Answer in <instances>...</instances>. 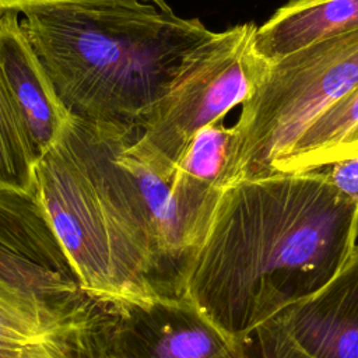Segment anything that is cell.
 Segmentation results:
<instances>
[{"label": "cell", "mask_w": 358, "mask_h": 358, "mask_svg": "<svg viewBox=\"0 0 358 358\" xmlns=\"http://www.w3.org/2000/svg\"><path fill=\"white\" fill-rule=\"evenodd\" d=\"M358 239V203L323 168L222 187L193 257L185 298L238 341L327 285Z\"/></svg>", "instance_id": "obj_1"}, {"label": "cell", "mask_w": 358, "mask_h": 358, "mask_svg": "<svg viewBox=\"0 0 358 358\" xmlns=\"http://www.w3.org/2000/svg\"><path fill=\"white\" fill-rule=\"evenodd\" d=\"M69 117L138 130L214 31L143 0H59L14 10Z\"/></svg>", "instance_id": "obj_2"}, {"label": "cell", "mask_w": 358, "mask_h": 358, "mask_svg": "<svg viewBox=\"0 0 358 358\" xmlns=\"http://www.w3.org/2000/svg\"><path fill=\"white\" fill-rule=\"evenodd\" d=\"M116 133L70 117L36 162L35 197L80 292L122 317L171 298L115 179Z\"/></svg>", "instance_id": "obj_3"}, {"label": "cell", "mask_w": 358, "mask_h": 358, "mask_svg": "<svg viewBox=\"0 0 358 358\" xmlns=\"http://www.w3.org/2000/svg\"><path fill=\"white\" fill-rule=\"evenodd\" d=\"M358 85V29L313 42L275 62L241 105L222 187L271 173L308 124Z\"/></svg>", "instance_id": "obj_4"}, {"label": "cell", "mask_w": 358, "mask_h": 358, "mask_svg": "<svg viewBox=\"0 0 358 358\" xmlns=\"http://www.w3.org/2000/svg\"><path fill=\"white\" fill-rule=\"evenodd\" d=\"M256 27L214 32L133 134L127 150L166 182L197 131L242 105L259 83L266 62L253 50Z\"/></svg>", "instance_id": "obj_5"}, {"label": "cell", "mask_w": 358, "mask_h": 358, "mask_svg": "<svg viewBox=\"0 0 358 358\" xmlns=\"http://www.w3.org/2000/svg\"><path fill=\"white\" fill-rule=\"evenodd\" d=\"M122 358H236L241 340L231 341L186 299H161L117 317Z\"/></svg>", "instance_id": "obj_6"}, {"label": "cell", "mask_w": 358, "mask_h": 358, "mask_svg": "<svg viewBox=\"0 0 358 358\" xmlns=\"http://www.w3.org/2000/svg\"><path fill=\"white\" fill-rule=\"evenodd\" d=\"M277 317L308 358H358V243L327 285Z\"/></svg>", "instance_id": "obj_7"}, {"label": "cell", "mask_w": 358, "mask_h": 358, "mask_svg": "<svg viewBox=\"0 0 358 358\" xmlns=\"http://www.w3.org/2000/svg\"><path fill=\"white\" fill-rule=\"evenodd\" d=\"M0 76L39 161L57 143L70 117L29 48L14 10L4 11L0 18Z\"/></svg>", "instance_id": "obj_8"}, {"label": "cell", "mask_w": 358, "mask_h": 358, "mask_svg": "<svg viewBox=\"0 0 358 358\" xmlns=\"http://www.w3.org/2000/svg\"><path fill=\"white\" fill-rule=\"evenodd\" d=\"M91 320L71 301L0 299V358H48L52 347H90Z\"/></svg>", "instance_id": "obj_9"}, {"label": "cell", "mask_w": 358, "mask_h": 358, "mask_svg": "<svg viewBox=\"0 0 358 358\" xmlns=\"http://www.w3.org/2000/svg\"><path fill=\"white\" fill-rule=\"evenodd\" d=\"M358 29V0H287L256 27L253 50L275 62L313 42Z\"/></svg>", "instance_id": "obj_10"}, {"label": "cell", "mask_w": 358, "mask_h": 358, "mask_svg": "<svg viewBox=\"0 0 358 358\" xmlns=\"http://www.w3.org/2000/svg\"><path fill=\"white\" fill-rule=\"evenodd\" d=\"M355 154H358V85L308 124L273 164L271 173L316 171Z\"/></svg>", "instance_id": "obj_11"}, {"label": "cell", "mask_w": 358, "mask_h": 358, "mask_svg": "<svg viewBox=\"0 0 358 358\" xmlns=\"http://www.w3.org/2000/svg\"><path fill=\"white\" fill-rule=\"evenodd\" d=\"M78 294L74 280L45 266L41 259L0 243V299L42 298L66 302Z\"/></svg>", "instance_id": "obj_12"}, {"label": "cell", "mask_w": 358, "mask_h": 358, "mask_svg": "<svg viewBox=\"0 0 358 358\" xmlns=\"http://www.w3.org/2000/svg\"><path fill=\"white\" fill-rule=\"evenodd\" d=\"M36 162L27 126L0 76V192L34 194Z\"/></svg>", "instance_id": "obj_13"}, {"label": "cell", "mask_w": 358, "mask_h": 358, "mask_svg": "<svg viewBox=\"0 0 358 358\" xmlns=\"http://www.w3.org/2000/svg\"><path fill=\"white\" fill-rule=\"evenodd\" d=\"M231 143L232 127H227L222 119L203 127L182 154L172 180L221 190Z\"/></svg>", "instance_id": "obj_14"}, {"label": "cell", "mask_w": 358, "mask_h": 358, "mask_svg": "<svg viewBox=\"0 0 358 358\" xmlns=\"http://www.w3.org/2000/svg\"><path fill=\"white\" fill-rule=\"evenodd\" d=\"M0 243L32 257L57 250L35 193L0 192Z\"/></svg>", "instance_id": "obj_15"}, {"label": "cell", "mask_w": 358, "mask_h": 358, "mask_svg": "<svg viewBox=\"0 0 358 358\" xmlns=\"http://www.w3.org/2000/svg\"><path fill=\"white\" fill-rule=\"evenodd\" d=\"M95 358H122L112 350L99 351ZM236 358H308L287 336L278 317L256 327L241 338Z\"/></svg>", "instance_id": "obj_16"}, {"label": "cell", "mask_w": 358, "mask_h": 358, "mask_svg": "<svg viewBox=\"0 0 358 358\" xmlns=\"http://www.w3.org/2000/svg\"><path fill=\"white\" fill-rule=\"evenodd\" d=\"M329 183L343 196L358 203V154L323 166Z\"/></svg>", "instance_id": "obj_17"}, {"label": "cell", "mask_w": 358, "mask_h": 358, "mask_svg": "<svg viewBox=\"0 0 358 358\" xmlns=\"http://www.w3.org/2000/svg\"><path fill=\"white\" fill-rule=\"evenodd\" d=\"M48 1H59V0H0V10L7 11V10H18L24 6L28 4H35V3H48Z\"/></svg>", "instance_id": "obj_18"}, {"label": "cell", "mask_w": 358, "mask_h": 358, "mask_svg": "<svg viewBox=\"0 0 358 358\" xmlns=\"http://www.w3.org/2000/svg\"><path fill=\"white\" fill-rule=\"evenodd\" d=\"M143 1H147V3H151V4H154V6H157V7H159V8H165V10H168L169 7H168V4H166V1L165 0H143Z\"/></svg>", "instance_id": "obj_19"}, {"label": "cell", "mask_w": 358, "mask_h": 358, "mask_svg": "<svg viewBox=\"0 0 358 358\" xmlns=\"http://www.w3.org/2000/svg\"><path fill=\"white\" fill-rule=\"evenodd\" d=\"M3 13H4V11H3V10H0V18H1V15H3Z\"/></svg>", "instance_id": "obj_20"}]
</instances>
